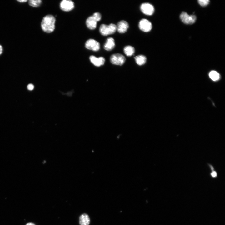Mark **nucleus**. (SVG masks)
<instances>
[{"mask_svg":"<svg viewBox=\"0 0 225 225\" xmlns=\"http://www.w3.org/2000/svg\"><path fill=\"white\" fill-rule=\"evenodd\" d=\"M141 11L144 14L147 15H151L154 12V7L152 5L148 3H144L140 6Z\"/></svg>","mask_w":225,"mask_h":225,"instance_id":"6","label":"nucleus"},{"mask_svg":"<svg viewBox=\"0 0 225 225\" xmlns=\"http://www.w3.org/2000/svg\"><path fill=\"white\" fill-rule=\"evenodd\" d=\"M90 222V218L88 214L84 213L81 214L79 217V224L80 225H89Z\"/></svg>","mask_w":225,"mask_h":225,"instance_id":"13","label":"nucleus"},{"mask_svg":"<svg viewBox=\"0 0 225 225\" xmlns=\"http://www.w3.org/2000/svg\"><path fill=\"white\" fill-rule=\"evenodd\" d=\"M126 58L122 54L116 53L112 55L110 58V61L113 64L118 65H122L125 62Z\"/></svg>","mask_w":225,"mask_h":225,"instance_id":"3","label":"nucleus"},{"mask_svg":"<svg viewBox=\"0 0 225 225\" xmlns=\"http://www.w3.org/2000/svg\"><path fill=\"white\" fill-rule=\"evenodd\" d=\"M211 176L213 177H216L217 175V173L215 171H213L211 173Z\"/></svg>","mask_w":225,"mask_h":225,"instance_id":"21","label":"nucleus"},{"mask_svg":"<svg viewBox=\"0 0 225 225\" xmlns=\"http://www.w3.org/2000/svg\"><path fill=\"white\" fill-rule=\"evenodd\" d=\"M26 225H35L34 224L30 222L27 223Z\"/></svg>","mask_w":225,"mask_h":225,"instance_id":"24","label":"nucleus"},{"mask_svg":"<svg viewBox=\"0 0 225 225\" xmlns=\"http://www.w3.org/2000/svg\"><path fill=\"white\" fill-rule=\"evenodd\" d=\"M138 26L139 29L144 32H149L152 28L151 23L146 19H142L140 21Z\"/></svg>","mask_w":225,"mask_h":225,"instance_id":"5","label":"nucleus"},{"mask_svg":"<svg viewBox=\"0 0 225 225\" xmlns=\"http://www.w3.org/2000/svg\"><path fill=\"white\" fill-rule=\"evenodd\" d=\"M180 18L185 24H192L195 22L196 17L194 15H189L186 12H183L180 15Z\"/></svg>","mask_w":225,"mask_h":225,"instance_id":"4","label":"nucleus"},{"mask_svg":"<svg viewBox=\"0 0 225 225\" xmlns=\"http://www.w3.org/2000/svg\"><path fill=\"white\" fill-rule=\"evenodd\" d=\"M116 30V25L113 23H111L109 25L102 24L99 28L100 33L104 36L113 34Z\"/></svg>","mask_w":225,"mask_h":225,"instance_id":"2","label":"nucleus"},{"mask_svg":"<svg viewBox=\"0 0 225 225\" xmlns=\"http://www.w3.org/2000/svg\"><path fill=\"white\" fill-rule=\"evenodd\" d=\"M86 48L89 50L97 51L100 48L99 43L96 40L90 39L88 40L85 43Z\"/></svg>","mask_w":225,"mask_h":225,"instance_id":"7","label":"nucleus"},{"mask_svg":"<svg viewBox=\"0 0 225 225\" xmlns=\"http://www.w3.org/2000/svg\"><path fill=\"white\" fill-rule=\"evenodd\" d=\"M89 58L91 62L97 67L103 65L105 62V58L102 57L97 58L92 55L90 56Z\"/></svg>","mask_w":225,"mask_h":225,"instance_id":"10","label":"nucleus"},{"mask_svg":"<svg viewBox=\"0 0 225 225\" xmlns=\"http://www.w3.org/2000/svg\"><path fill=\"white\" fill-rule=\"evenodd\" d=\"M60 7L63 11L68 12L72 10L74 8V3L72 1L63 0L60 3Z\"/></svg>","mask_w":225,"mask_h":225,"instance_id":"8","label":"nucleus"},{"mask_svg":"<svg viewBox=\"0 0 225 225\" xmlns=\"http://www.w3.org/2000/svg\"><path fill=\"white\" fill-rule=\"evenodd\" d=\"M42 2L41 0H30L29 1V5L32 7H38L39 6Z\"/></svg>","mask_w":225,"mask_h":225,"instance_id":"17","label":"nucleus"},{"mask_svg":"<svg viewBox=\"0 0 225 225\" xmlns=\"http://www.w3.org/2000/svg\"><path fill=\"white\" fill-rule=\"evenodd\" d=\"M123 51L125 54L127 56H131L135 52V49L131 46H127L123 49Z\"/></svg>","mask_w":225,"mask_h":225,"instance_id":"15","label":"nucleus"},{"mask_svg":"<svg viewBox=\"0 0 225 225\" xmlns=\"http://www.w3.org/2000/svg\"><path fill=\"white\" fill-rule=\"evenodd\" d=\"M210 2L209 0H199L198 1V3L202 6L207 5Z\"/></svg>","mask_w":225,"mask_h":225,"instance_id":"18","label":"nucleus"},{"mask_svg":"<svg viewBox=\"0 0 225 225\" xmlns=\"http://www.w3.org/2000/svg\"><path fill=\"white\" fill-rule=\"evenodd\" d=\"M18 2H26L28 1L27 0H17Z\"/></svg>","mask_w":225,"mask_h":225,"instance_id":"23","label":"nucleus"},{"mask_svg":"<svg viewBox=\"0 0 225 225\" xmlns=\"http://www.w3.org/2000/svg\"><path fill=\"white\" fill-rule=\"evenodd\" d=\"M134 58L137 64L140 66L144 64L147 60L146 57L142 55L137 56L134 57Z\"/></svg>","mask_w":225,"mask_h":225,"instance_id":"14","label":"nucleus"},{"mask_svg":"<svg viewBox=\"0 0 225 225\" xmlns=\"http://www.w3.org/2000/svg\"><path fill=\"white\" fill-rule=\"evenodd\" d=\"M34 88V85L32 84H29L27 86V88L28 90H32Z\"/></svg>","mask_w":225,"mask_h":225,"instance_id":"20","label":"nucleus"},{"mask_svg":"<svg viewBox=\"0 0 225 225\" xmlns=\"http://www.w3.org/2000/svg\"><path fill=\"white\" fill-rule=\"evenodd\" d=\"M3 48L2 46L0 45V55H1L2 52Z\"/></svg>","mask_w":225,"mask_h":225,"instance_id":"22","label":"nucleus"},{"mask_svg":"<svg viewBox=\"0 0 225 225\" xmlns=\"http://www.w3.org/2000/svg\"><path fill=\"white\" fill-rule=\"evenodd\" d=\"M209 76L213 81H216L219 79L220 75L219 73L215 71H212L209 73Z\"/></svg>","mask_w":225,"mask_h":225,"instance_id":"16","label":"nucleus"},{"mask_svg":"<svg viewBox=\"0 0 225 225\" xmlns=\"http://www.w3.org/2000/svg\"><path fill=\"white\" fill-rule=\"evenodd\" d=\"M115 46V42L114 39L111 37L108 38L104 46V49L108 51L113 49Z\"/></svg>","mask_w":225,"mask_h":225,"instance_id":"12","label":"nucleus"},{"mask_svg":"<svg viewBox=\"0 0 225 225\" xmlns=\"http://www.w3.org/2000/svg\"><path fill=\"white\" fill-rule=\"evenodd\" d=\"M97 22L92 16H90L87 18L86 21L87 26L90 29H94L97 26Z\"/></svg>","mask_w":225,"mask_h":225,"instance_id":"11","label":"nucleus"},{"mask_svg":"<svg viewBox=\"0 0 225 225\" xmlns=\"http://www.w3.org/2000/svg\"><path fill=\"white\" fill-rule=\"evenodd\" d=\"M92 16L97 22L100 21L101 18V15L99 12L94 13Z\"/></svg>","mask_w":225,"mask_h":225,"instance_id":"19","label":"nucleus"},{"mask_svg":"<svg viewBox=\"0 0 225 225\" xmlns=\"http://www.w3.org/2000/svg\"><path fill=\"white\" fill-rule=\"evenodd\" d=\"M55 19L53 16L51 15H46L43 18L41 22L42 29L47 33L53 32L55 29Z\"/></svg>","mask_w":225,"mask_h":225,"instance_id":"1","label":"nucleus"},{"mask_svg":"<svg viewBox=\"0 0 225 225\" xmlns=\"http://www.w3.org/2000/svg\"><path fill=\"white\" fill-rule=\"evenodd\" d=\"M117 30L120 33H123L125 32L129 28V25L127 22L124 20H122L117 24Z\"/></svg>","mask_w":225,"mask_h":225,"instance_id":"9","label":"nucleus"}]
</instances>
